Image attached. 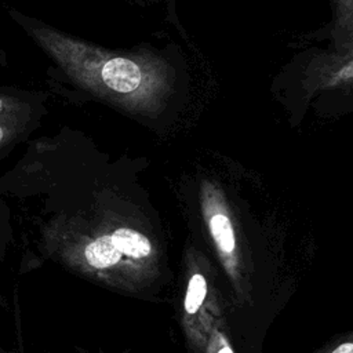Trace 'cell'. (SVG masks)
Listing matches in <instances>:
<instances>
[{
  "label": "cell",
  "mask_w": 353,
  "mask_h": 353,
  "mask_svg": "<svg viewBox=\"0 0 353 353\" xmlns=\"http://www.w3.org/2000/svg\"><path fill=\"white\" fill-rule=\"evenodd\" d=\"M7 14L48 58V85L72 102L97 101L145 116L159 108L165 72L152 55L114 51L7 7Z\"/></svg>",
  "instance_id": "6da1fadb"
},
{
  "label": "cell",
  "mask_w": 353,
  "mask_h": 353,
  "mask_svg": "<svg viewBox=\"0 0 353 353\" xmlns=\"http://www.w3.org/2000/svg\"><path fill=\"white\" fill-rule=\"evenodd\" d=\"M179 284V324L190 353L261 352V341L234 313L215 265L196 245H186Z\"/></svg>",
  "instance_id": "7a4b0ae2"
},
{
  "label": "cell",
  "mask_w": 353,
  "mask_h": 353,
  "mask_svg": "<svg viewBox=\"0 0 353 353\" xmlns=\"http://www.w3.org/2000/svg\"><path fill=\"white\" fill-rule=\"evenodd\" d=\"M48 101V91L0 84V161L41 127Z\"/></svg>",
  "instance_id": "3957f363"
},
{
  "label": "cell",
  "mask_w": 353,
  "mask_h": 353,
  "mask_svg": "<svg viewBox=\"0 0 353 353\" xmlns=\"http://www.w3.org/2000/svg\"><path fill=\"white\" fill-rule=\"evenodd\" d=\"M314 353H353V330L328 341Z\"/></svg>",
  "instance_id": "277c9868"
},
{
  "label": "cell",
  "mask_w": 353,
  "mask_h": 353,
  "mask_svg": "<svg viewBox=\"0 0 353 353\" xmlns=\"http://www.w3.org/2000/svg\"><path fill=\"white\" fill-rule=\"evenodd\" d=\"M8 65V61H7V54H6V50L1 44V40H0V68H6Z\"/></svg>",
  "instance_id": "5b68a950"
}]
</instances>
